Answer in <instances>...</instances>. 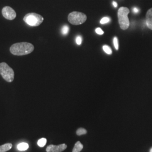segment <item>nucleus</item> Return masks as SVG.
<instances>
[{
  "label": "nucleus",
  "mask_w": 152,
  "mask_h": 152,
  "mask_svg": "<svg viewBox=\"0 0 152 152\" xmlns=\"http://www.w3.org/2000/svg\"><path fill=\"white\" fill-rule=\"evenodd\" d=\"M34 49L32 44L29 42H18L13 44L10 51L12 54L16 56H23L31 54Z\"/></svg>",
  "instance_id": "nucleus-1"
},
{
  "label": "nucleus",
  "mask_w": 152,
  "mask_h": 152,
  "mask_svg": "<svg viewBox=\"0 0 152 152\" xmlns=\"http://www.w3.org/2000/svg\"><path fill=\"white\" fill-rule=\"evenodd\" d=\"M130 10L126 7H121L118 10V19L120 28L122 30L128 29L130 26V21L128 18V14Z\"/></svg>",
  "instance_id": "nucleus-2"
},
{
  "label": "nucleus",
  "mask_w": 152,
  "mask_h": 152,
  "mask_svg": "<svg viewBox=\"0 0 152 152\" xmlns=\"http://www.w3.org/2000/svg\"><path fill=\"white\" fill-rule=\"evenodd\" d=\"M23 20L29 26L37 27L43 22L44 18L37 13L31 12L26 14L23 18Z\"/></svg>",
  "instance_id": "nucleus-3"
},
{
  "label": "nucleus",
  "mask_w": 152,
  "mask_h": 152,
  "mask_svg": "<svg viewBox=\"0 0 152 152\" xmlns=\"http://www.w3.org/2000/svg\"><path fill=\"white\" fill-rule=\"evenodd\" d=\"M0 75L8 82H11L14 79V72L11 67L5 62L0 63Z\"/></svg>",
  "instance_id": "nucleus-4"
},
{
  "label": "nucleus",
  "mask_w": 152,
  "mask_h": 152,
  "mask_svg": "<svg viewBox=\"0 0 152 152\" xmlns=\"http://www.w3.org/2000/svg\"><path fill=\"white\" fill-rule=\"evenodd\" d=\"M68 20L72 24L78 26L86 21L87 16L81 12L73 11L68 15Z\"/></svg>",
  "instance_id": "nucleus-5"
},
{
  "label": "nucleus",
  "mask_w": 152,
  "mask_h": 152,
  "mask_svg": "<svg viewBox=\"0 0 152 152\" xmlns=\"http://www.w3.org/2000/svg\"><path fill=\"white\" fill-rule=\"evenodd\" d=\"M2 14L7 20H14L16 16V12L10 6H5L2 10Z\"/></svg>",
  "instance_id": "nucleus-6"
},
{
  "label": "nucleus",
  "mask_w": 152,
  "mask_h": 152,
  "mask_svg": "<svg viewBox=\"0 0 152 152\" xmlns=\"http://www.w3.org/2000/svg\"><path fill=\"white\" fill-rule=\"evenodd\" d=\"M67 145L65 144H62L59 145H50L47 147V152H61L66 149Z\"/></svg>",
  "instance_id": "nucleus-7"
},
{
  "label": "nucleus",
  "mask_w": 152,
  "mask_h": 152,
  "mask_svg": "<svg viewBox=\"0 0 152 152\" xmlns=\"http://www.w3.org/2000/svg\"><path fill=\"white\" fill-rule=\"evenodd\" d=\"M146 24L148 28L152 30V8L147 11L146 14Z\"/></svg>",
  "instance_id": "nucleus-8"
},
{
  "label": "nucleus",
  "mask_w": 152,
  "mask_h": 152,
  "mask_svg": "<svg viewBox=\"0 0 152 152\" xmlns=\"http://www.w3.org/2000/svg\"><path fill=\"white\" fill-rule=\"evenodd\" d=\"M12 147L11 143H7L0 146V152H6L10 150Z\"/></svg>",
  "instance_id": "nucleus-9"
},
{
  "label": "nucleus",
  "mask_w": 152,
  "mask_h": 152,
  "mask_svg": "<svg viewBox=\"0 0 152 152\" xmlns=\"http://www.w3.org/2000/svg\"><path fill=\"white\" fill-rule=\"evenodd\" d=\"M83 145L82 144L81 142L80 141H77L75 145L72 152H80L83 149Z\"/></svg>",
  "instance_id": "nucleus-10"
},
{
  "label": "nucleus",
  "mask_w": 152,
  "mask_h": 152,
  "mask_svg": "<svg viewBox=\"0 0 152 152\" xmlns=\"http://www.w3.org/2000/svg\"><path fill=\"white\" fill-rule=\"evenodd\" d=\"M29 148V145L26 142H21L17 146V148L20 151H25Z\"/></svg>",
  "instance_id": "nucleus-11"
},
{
  "label": "nucleus",
  "mask_w": 152,
  "mask_h": 152,
  "mask_svg": "<svg viewBox=\"0 0 152 152\" xmlns=\"http://www.w3.org/2000/svg\"><path fill=\"white\" fill-rule=\"evenodd\" d=\"M47 142V140L46 138H41L38 140L37 144L39 147H44L45 146Z\"/></svg>",
  "instance_id": "nucleus-12"
},
{
  "label": "nucleus",
  "mask_w": 152,
  "mask_h": 152,
  "mask_svg": "<svg viewBox=\"0 0 152 152\" xmlns=\"http://www.w3.org/2000/svg\"><path fill=\"white\" fill-rule=\"evenodd\" d=\"M86 133H87V131H86V129H85L83 128H80L76 131V134L78 136H81V135H82L86 134Z\"/></svg>",
  "instance_id": "nucleus-13"
},
{
  "label": "nucleus",
  "mask_w": 152,
  "mask_h": 152,
  "mask_svg": "<svg viewBox=\"0 0 152 152\" xmlns=\"http://www.w3.org/2000/svg\"><path fill=\"white\" fill-rule=\"evenodd\" d=\"M103 48L104 51L107 54L111 55L112 54V50H111L110 47H109L108 46H107V45H104V46H103Z\"/></svg>",
  "instance_id": "nucleus-14"
},
{
  "label": "nucleus",
  "mask_w": 152,
  "mask_h": 152,
  "mask_svg": "<svg viewBox=\"0 0 152 152\" xmlns=\"http://www.w3.org/2000/svg\"><path fill=\"white\" fill-rule=\"evenodd\" d=\"M68 32H69V27L66 25L63 26L62 28V30H61L62 33L63 34H68Z\"/></svg>",
  "instance_id": "nucleus-15"
},
{
  "label": "nucleus",
  "mask_w": 152,
  "mask_h": 152,
  "mask_svg": "<svg viewBox=\"0 0 152 152\" xmlns=\"http://www.w3.org/2000/svg\"><path fill=\"white\" fill-rule=\"evenodd\" d=\"M110 18L108 17H104L103 19H102V20H100V23L102 24H106L107 23L110 22Z\"/></svg>",
  "instance_id": "nucleus-16"
},
{
  "label": "nucleus",
  "mask_w": 152,
  "mask_h": 152,
  "mask_svg": "<svg viewBox=\"0 0 152 152\" xmlns=\"http://www.w3.org/2000/svg\"><path fill=\"white\" fill-rule=\"evenodd\" d=\"M113 43H114V47H115V49H116L117 50H118V47H119V45H118V38H117L116 37H115L113 39Z\"/></svg>",
  "instance_id": "nucleus-17"
},
{
  "label": "nucleus",
  "mask_w": 152,
  "mask_h": 152,
  "mask_svg": "<svg viewBox=\"0 0 152 152\" xmlns=\"http://www.w3.org/2000/svg\"><path fill=\"white\" fill-rule=\"evenodd\" d=\"M76 43L78 45H80L82 43V38L80 36H78L76 38Z\"/></svg>",
  "instance_id": "nucleus-18"
},
{
  "label": "nucleus",
  "mask_w": 152,
  "mask_h": 152,
  "mask_svg": "<svg viewBox=\"0 0 152 152\" xmlns=\"http://www.w3.org/2000/svg\"><path fill=\"white\" fill-rule=\"evenodd\" d=\"M95 31H96V32L97 34H100V35H102V34H103L104 33V32L102 31V29L101 28H96V30H95Z\"/></svg>",
  "instance_id": "nucleus-19"
},
{
  "label": "nucleus",
  "mask_w": 152,
  "mask_h": 152,
  "mask_svg": "<svg viewBox=\"0 0 152 152\" xmlns=\"http://www.w3.org/2000/svg\"><path fill=\"white\" fill-rule=\"evenodd\" d=\"M133 11H134L135 13H137V12H138L139 10H138V9H137V8H136V7H134V8L133 9Z\"/></svg>",
  "instance_id": "nucleus-20"
},
{
  "label": "nucleus",
  "mask_w": 152,
  "mask_h": 152,
  "mask_svg": "<svg viewBox=\"0 0 152 152\" xmlns=\"http://www.w3.org/2000/svg\"><path fill=\"white\" fill-rule=\"evenodd\" d=\"M113 6H114L115 7H117V6H118V4H117V3L116 2H115V1H113Z\"/></svg>",
  "instance_id": "nucleus-21"
},
{
  "label": "nucleus",
  "mask_w": 152,
  "mask_h": 152,
  "mask_svg": "<svg viewBox=\"0 0 152 152\" xmlns=\"http://www.w3.org/2000/svg\"><path fill=\"white\" fill-rule=\"evenodd\" d=\"M149 152H152V148L150 149V151H149Z\"/></svg>",
  "instance_id": "nucleus-22"
}]
</instances>
